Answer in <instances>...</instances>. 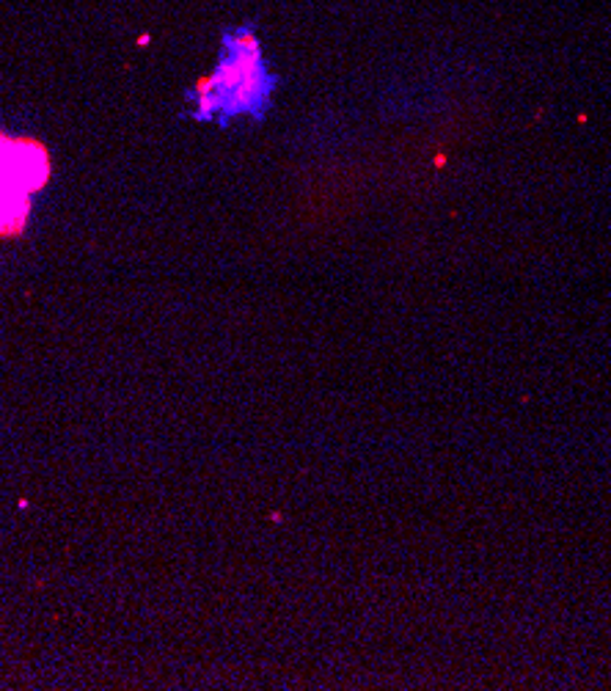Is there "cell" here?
<instances>
[{
    "instance_id": "obj_1",
    "label": "cell",
    "mask_w": 611,
    "mask_h": 691,
    "mask_svg": "<svg viewBox=\"0 0 611 691\" xmlns=\"http://www.w3.org/2000/svg\"><path fill=\"white\" fill-rule=\"evenodd\" d=\"M270 78L262 64L260 42L251 34L227 39V58L207 83H201L204 114H256L265 108Z\"/></svg>"
},
{
    "instance_id": "obj_2",
    "label": "cell",
    "mask_w": 611,
    "mask_h": 691,
    "mask_svg": "<svg viewBox=\"0 0 611 691\" xmlns=\"http://www.w3.org/2000/svg\"><path fill=\"white\" fill-rule=\"evenodd\" d=\"M47 180V154L34 141L0 136V234L23 229L28 196Z\"/></svg>"
}]
</instances>
